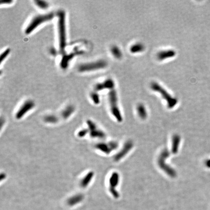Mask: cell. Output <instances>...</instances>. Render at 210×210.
I'll return each instance as SVG.
<instances>
[{
    "mask_svg": "<svg viewBox=\"0 0 210 210\" xmlns=\"http://www.w3.org/2000/svg\"><path fill=\"white\" fill-rule=\"evenodd\" d=\"M58 28L59 39V49L63 53L66 46V14L62 10L58 11Z\"/></svg>",
    "mask_w": 210,
    "mask_h": 210,
    "instance_id": "obj_1",
    "label": "cell"
},
{
    "mask_svg": "<svg viewBox=\"0 0 210 210\" xmlns=\"http://www.w3.org/2000/svg\"><path fill=\"white\" fill-rule=\"evenodd\" d=\"M54 17L53 13L36 15L30 22L25 29V33L27 35L31 34L35 30L45 22L52 20Z\"/></svg>",
    "mask_w": 210,
    "mask_h": 210,
    "instance_id": "obj_2",
    "label": "cell"
},
{
    "mask_svg": "<svg viewBox=\"0 0 210 210\" xmlns=\"http://www.w3.org/2000/svg\"><path fill=\"white\" fill-rule=\"evenodd\" d=\"M108 99L111 113L114 118L117 120V121L121 122L123 120V118L119 108L117 93L114 89L111 90L109 92Z\"/></svg>",
    "mask_w": 210,
    "mask_h": 210,
    "instance_id": "obj_3",
    "label": "cell"
},
{
    "mask_svg": "<svg viewBox=\"0 0 210 210\" xmlns=\"http://www.w3.org/2000/svg\"><path fill=\"white\" fill-rule=\"evenodd\" d=\"M151 88L153 90L158 92L161 95L163 98H164L167 102V106L168 108H172L176 105L177 103V99L171 96L167 91L163 89L160 85L156 82L151 83Z\"/></svg>",
    "mask_w": 210,
    "mask_h": 210,
    "instance_id": "obj_4",
    "label": "cell"
},
{
    "mask_svg": "<svg viewBox=\"0 0 210 210\" xmlns=\"http://www.w3.org/2000/svg\"><path fill=\"white\" fill-rule=\"evenodd\" d=\"M169 152L167 150H164L161 153L158 158L159 166L166 174L172 178H174L176 176V172L174 169L170 167V166L166 164L165 163L166 159L169 156Z\"/></svg>",
    "mask_w": 210,
    "mask_h": 210,
    "instance_id": "obj_5",
    "label": "cell"
},
{
    "mask_svg": "<svg viewBox=\"0 0 210 210\" xmlns=\"http://www.w3.org/2000/svg\"><path fill=\"white\" fill-rule=\"evenodd\" d=\"M108 64L106 61L99 60L94 62L82 64L79 65L78 71L80 73H85L97 70L102 69L107 67Z\"/></svg>",
    "mask_w": 210,
    "mask_h": 210,
    "instance_id": "obj_6",
    "label": "cell"
},
{
    "mask_svg": "<svg viewBox=\"0 0 210 210\" xmlns=\"http://www.w3.org/2000/svg\"><path fill=\"white\" fill-rule=\"evenodd\" d=\"M87 129L89 130V134L90 137L95 139H104L106 137V134L103 130L98 127L97 125L92 120H88L86 122Z\"/></svg>",
    "mask_w": 210,
    "mask_h": 210,
    "instance_id": "obj_7",
    "label": "cell"
},
{
    "mask_svg": "<svg viewBox=\"0 0 210 210\" xmlns=\"http://www.w3.org/2000/svg\"><path fill=\"white\" fill-rule=\"evenodd\" d=\"M35 106L34 101L31 100H27L22 103L15 114V118L17 120H21L25 115L31 111Z\"/></svg>",
    "mask_w": 210,
    "mask_h": 210,
    "instance_id": "obj_8",
    "label": "cell"
},
{
    "mask_svg": "<svg viewBox=\"0 0 210 210\" xmlns=\"http://www.w3.org/2000/svg\"><path fill=\"white\" fill-rule=\"evenodd\" d=\"M118 147V144L115 141L99 143L95 145V148L96 150L106 154H110L113 151L117 149Z\"/></svg>",
    "mask_w": 210,
    "mask_h": 210,
    "instance_id": "obj_9",
    "label": "cell"
},
{
    "mask_svg": "<svg viewBox=\"0 0 210 210\" xmlns=\"http://www.w3.org/2000/svg\"><path fill=\"white\" fill-rule=\"evenodd\" d=\"M119 182V175L116 172H114L111 175L109 179V191L115 198L119 197L118 192L116 191V187Z\"/></svg>",
    "mask_w": 210,
    "mask_h": 210,
    "instance_id": "obj_10",
    "label": "cell"
},
{
    "mask_svg": "<svg viewBox=\"0 0 210 210\" xmlns=\"http://www.w3.org/2000/svg\"><path fill=\"white\" fill-rule=\"evenodd\" d=\"M133 147V143L131 141L127 142L123 146L122 149L115 156L114 160L116 161H119L131 150Z\"/></svg>",
    "mask_w": 210,
    "mask_h": 210,
    "instance_id": "obj_11",
    "label": "cell"
},
{
    "mask_svg": "<svg viewBox=\"0 0 210 210\" xmlns=\"http://www.w3.org/2000/svg\"><path fill=\"white\" fill-rule=\"evenodd\" d=\"M114 87V82L111 79H108L102 83H98L95 86V90L96 92L103 90L104 89L113 90Z\"/></svg>",
    "mask_w": 210,
    "mask_h": 210,
    "instance_id": "obj_12",
    "label": "cell"
},
{
    "mask_svg": "<svg viewBox=\"0 0 210 210\" xmlns=\"http://www.w3.org/2000/svg\"><path fill=\"white\" fill-rule=\"evenodd\" d=\"M94 176H95L94 172L92 171H90L86 173V174L84 176L80 179L79 182L80 187L83 188H87L92 181Z\"/></svg>",
    "mask_w": 210,
    "mask_h": 210,
    "instance_id": "obj_13",
    "label": "cell"
},
{
    "mask_svg": "<svg viewBox=\"0 0 210 210\" xmlns=\"http://www.w3.org/2000/svg\"><path fill=\"white\" fill-rule=\"evenodd\" d=\"M81 54H82V52H79V53H73L64 55L63 56H62V59L61 60V68L63 69H67L69 66V62L73 59V58H74V56L76 55H78V54L80 55Z\"/></svg>",
    "mask_w": 210,
    "mask_h": 210,
    "instance_id": "obj_14",
    "label": "cell"
},
{
    "mask_svg": "<svg viewBox=\"0 0 210 210\" xmlns=\"http://www.w3.org/2000/svg\"><path fill=\"white\" fill-rule=\"evenodd\" d=\"M176 55V52L173 50L162 51L157 54V58L159 60H163L169 58H172Z\"/></svg>",
    "mask_w": 210,
    "mask_h": 210,
    "instance_id": "obj_15",
    "label": "cell"
},
{
    "mask_svg": "<svg viewBox=\"0 0 210 210\" xmlns=\"http://www.w3.org/2000/svg\"><path fill=\"white\" fill-rule=\"evenodd\" d=\"M75 111V108L73 105H69L65 107L61 113V117L65 119H68L71 117Z\"/></svg>",
    "mask_w": 210,
    "mask_h": 210,
    "instance_id": "obj_16",
    "label": "cell"
},
{
    "mask_svg": "<svg viewBox=\"0 0 210 210\" xmlns=\"http://www.w3.org/2000/svg\"><path fill=\"white\" fill-rule=\"evenodd\" d=\"M181 141V137L178 135H174L173 136L172 141V152L173 154H177L178 152Z\"/></svg>",
    "mask_w": 210,
    "mask_h": 210,
    "instance_id": "obj_17",
    "label": "cell"
},
{
    "mask_svg": "<svg viewBox=\"0 0 210 210\" xmlns=\"http://www.w3.org/2000/svg\"><path fill=\"white\" fill-rule=\"evenodd\" d=\"M84 199V195L82 194H76L70 197L67 200V204L69 206L75 205L81 202Z\"/></svg>",
    "mask_w": 210,
    "mask_h": 210,
    "instance_id": "obj_18",
    "label": "cell"
},
{
    "mask_svg": "<svg viewBox=\"0 0 210 210\" xmlns=\"http://www.w3.org/2000/svg\"><path fill=\"white\" fill-rule=\"evenodd\" d=\"M43 120L45 122L49 124H55L58 122V118L57 116L53 114L46 115L44 117Z\"/></svg>",
    "mask_w": 210,
    "mask_h": 210,
    "instance_id": "obj_19",
    "label": "cell"
},
{
    "mask_svg": "<svg viewBox=\"0 0 210 210\" xmlns=\"http://www.w3.org/2000/svg\"><path fill=\"white\" fill-rule=\"evenodd\" d=\"M138 114L139 117L142 119H145L147 117V112L146 108L144 105L143 104H139L137 106Z\"/></svg>",
    "mask_w": 210,
    "mask_h": 210,
    "instance_id": "obj_20",
    "label": "cell"
},
{
    "mask_svg": "<svg viewBox=\"0 0 210 210\" xmlns=\"http://www.w3.org/2000/svg\"><path fill=\"white\" fill-rule=\"evenodd\" d=\"M145 49V47L142 43H138L135 44L130 47V52L132 53H137L143 51Z\"/></svg>",
    "mask_w": 210,
    "mask_h": 210,
    "instance_id": "obj_21",
    "label": "cell"
},
{
    "mask_svg": "<svg viewBox=\"0 0 210 210\" xmlns=\"http://www.w3.org/2000/svg\"><path fill=\"white\" fill-rule=\"evenodd\" d=\"M35 3L36 6L39 7L40 9L45 10L47 9L49 7V3L45 1H41V0H36L35 1Z\"/></svg>",
    "mask_w": 210,
    "mask_h": 210,
    "instance_id": "obj_22",
    "label": "cell"
},
{
    "mask_svg": "<svg viewBox=\"0 0 210 210\" xmlns=\"http://www.w3.org/2000/svg\"><path fill=\"white\" fill-rule=\"evenodd\" d=\"M111 52L114 57L118 59L121 58L122 56L121 51L117 46H113V47L111 48Z\"/></svg>",
    "mask_w": 210,
    "mask_h": 210,
    "instance_id": "obj_23",
    "label": "cell"
},
{
    "mask_svg": "<svg viewBox=\"0 0 210 210\" xmlns=\"http://www.w3.org/2000/svg\"><path fill=\"white\" fill-rule=\"evenodd\" d=\"M90 98H91L92 102L95 104H96V105L99 104L100 103V98H99V95L97 93V92H92L90 95Z\"/></svg>",
    "mask_w": 210,
    "mask_h": 210,
    "instance_id": "obj_24",
    "label": "cell"
},
{
    "mask_svg": "<svg viewBox=\"0 0 210 210\" xmlns=\"http://www.w3.org/2000/svg\"><path fill=\"white\" fill-rule=\"evenodd\" d=\"M10 49L7 48L1 54V56H0V62H1V63H2L3 61L8 57V56L10 54Z\"/></svg>",
    "mask_w": 210,
    "mask_h": 210,
    "instance_id": "obj_25",
    "label": "cell"
},
{
    "mask_svg": "<svg viewBox=\"0 0 210 210\" xmlns=\"http://www.w3.org/2000/svg\"><path fill=\"white\" fill-rule=\"evenodd\" d=\"M89 134V130L87 128H84L79 130L77 133V136L79 138H83Z\"/></svg>",
    "mask_w": 210,
    "mask_h": 210,
    "instance_id": "obj_26",
    "label": "cell"
},
{
    "mask_svg": "<svg viewBox=\"0 0 210 210\" xmlns=\"http://www.w3.org/2000/svg\"><path fill=\"white\" fill-rule=\"evenodd\" d=\"M12 2H13V1H10V0H8V1H3V0H1V4H5V5H7V4H10L11 3H12Z\"/></svg>",
    "mask_w": 210,
    "mask_h": 210,
    "instance_id": "obj_27",
    "label": "cell"
},
{
    "mask_svg": "<svg viewBox=\"0 0 210 210\" xmlns=\"http://www.w3.org/2000/svg\"><path fill=\"white\" fill-rule=\"evenodd\" d=\"M6 174L5 173H2L1 175V181H3V179H5L6 178Z\"/></svg>",
    "mask_w": 210,
    "mask_h": 210,
    "instance_id": "obj_28",
    "label": "cell"
},
{
    "mask_svg": "<svg viewBox=\"0 0 210 210\" xmlns=\"http://www.w3.org/2000/svg\"><path fill=\"white\" fill-rule=\"evenodd\" d=\"M51 54L53 56H55L56 54V51L55 50V49L54 48H52L50 50Z\"/></svg>",
    "mask_w": 210,
    "mask_h": 210,
    "instance_id": "obj_29",
    "label": "cell"
},
{
    "mask_svg": "<svg viewBox=\"0 0 210 210\" xmlns=\"http://www.w3.org/2000/svg\"><path fill=\"white\" fill-rule=\"evenodd\" d=\"M205 164L207 167L210 168V159L207 160V161H206Z\"/></svg>",
    "mask_w": 210,
    "mask_h": 210,
    "instance_id": "obj_30",
    "label": "cell"
}]
</instances>
